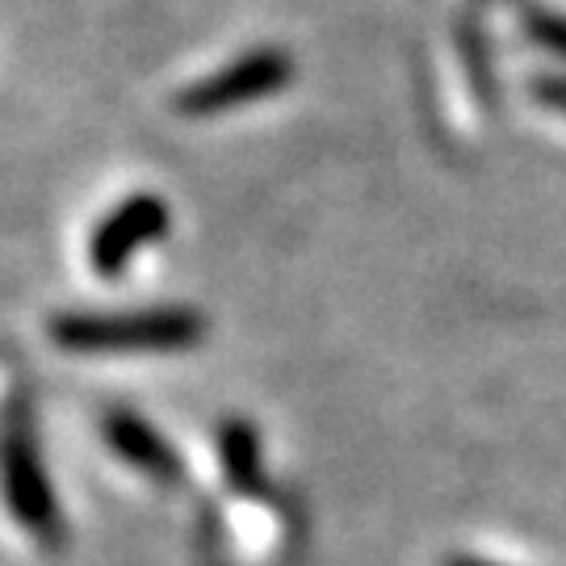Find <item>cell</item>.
Instances as JSON below:
<instances>
[{"mask_svg":"<svg viewBox=\"0 0 566 566\" xmlns=\"http://www.w3.org/2000/svg\"><path fill=\"white\" fill-rule=\"evenodd\" d=\"M46 336L63 353L81 357H139L185 353L206 336L202 311L193 306H143V311H60Z\"/></svg>","mask_w":566,"mask_h":566,"instance_id":"1","label":"cell"},{"mask_svg":"<svg viewBox=\"0 0 566 566\" xmlns=\"http://www.w3.org/2000/svg\"><path fill=\"white\" fill-rule=\"evenodd\" d=\"M0 495L25 533H34L42 542L60 537V500H55L51 474L42 465L34 428L21 407H13L0 420Z\"/></svg>","mask_w":566,"mask_h":566,"instance_id":"2","label":"cell"},{"mask_svg":"<svg viewBox=\"0 0 566 566\" xmlns=\"http://www.w3.org/2000/svg\"><path fill=\"white\" fill-rule=\"evenodd\" d=\"M290 81H294V60L282 46H256V51L223 63L219 72H210L202 81L185 84L172 97V105L181 118H219L227 109H240V105L282 93Z\"/></svg>","mask_w":566,"mask_h":566,"instance_id":"3","label":"cell"},{"mask_svg":"<svg viewBox=\"0 0 566 566\" xmlns=\"http://www.w3.org/2000/svg\"><path fill=\"white\" fill-rule=\"evenodd\" d=\"M168 227H172V210H168L160 193H130V198H122L88 235V264H93V273L118 277L143 248H151L156 240L168 235Z\"/></svg>","mask_w":566,"mask_h":566,"instance_id":"4","label":"cell"},{"mask_svg":"<svg viewBox=\"0 0 566 566\" xmlns=\"http://www.w3.org/2000/svg\"><path fill=\"white\" fill-rule=\"evenodd\" d=\"M102 437L122 462L147 474V479H156L164 486H172L181 479V453L168 446V437L151 420H143L139 411H126V407L109 411L102 420Z\"/></svg>","mask_w":566,"mask_h":566,"instance_id":"5","label":"cell"},{"mask_svg":"<svg viewBox=\"0 0 566 566\" xmlns=\"http://www.w3.org/2000/svg\"><path fill=\"white\" fill-rule=\"evenodd\" d=\"M219 462H223L227 483L235 491H243V495L261 491V437L240 416L219 428Z\"/></svg>","mask_w":566,"mask_h":566,"instance_id":"6","label":"cell"},{"mask_svg":"<svg viewBox=\"0 0 566 566\" xmlns=\"http://www.w3.org/2000/svg\"><path fill=\"white\" fill-rule=\"evenodd\" d=\"M525 30L533 42H542L546 51H554V55H563L566 60V18L533 9V13H525Z\"/></svg>","mask_w":566,"mask_h":566,"instance_id":"7","label":"cell"},{"mask_svg":"<svg viewBox=\"0 0 566 566\" xmlns=\"http://www.w3.org/2000/svg\"><path fill=\"white\" fill-rule=\"evenodd\" d=\"M533 97H542L546 105L566 114V81H558V76H542V81L533 84Z\"/></svg>","mask_w":566,"mask_h":566,"instance_id":"8","label":"cell"},{"mask_svg":"<svg viewBox=\"0 0 566 566\" xmlns=\"http://www.w3.org/2000/svg\"><path fill=\"white\" fill-rule=\"evenodd\" d=\"M446 566H491V563H479V558H449Z\"/></svg>","mask_w":566,"mask_h":566,"instance_id":"9","label":"cell"}]
</instances>
